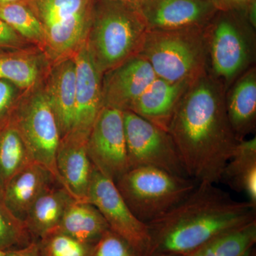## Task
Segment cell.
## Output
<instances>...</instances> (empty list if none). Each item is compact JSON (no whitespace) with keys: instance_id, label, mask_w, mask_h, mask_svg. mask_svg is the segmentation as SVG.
Segmentation results:
<instances>
[{"instance_id":"7402d4cb","label":"cell","mask_w":256,"mask_h":256,"mask_svg":"<svg viewBox=\"0 0 256 256\" xmlns=\"http://www.w3.org/2000/svg\"><path fill=\"white\" fill-rule=\"evenodd\" d=\"M109 229L105 218L92 204L76 200L66 210L54 230L80 242L96 244Z\"/></svg>"},{"instance_id":"7a4b0ae2","label":"cell","mask_w":256,"mask_h":256,"mask_svg":"<svg viewBox=\"0 0 256 256\" xmlns=\"http://www.w3.org/2000/svg\"><path fill=\"white\" fill-rule=\"evenodd\" d=\"M256 220V206L234 200L216 184L197 183L183 201L148 224V256H184L216 237Z\"/></svg>"},{"instance_id":"6da1fadb","label":"cell","mask_w":256,"mask_h":256,"mask_svg":"<svg viewBox=\"0 0 256 256\" xmlns=\"http://www.w3.org/2000/svg\"><path fill=\"white\" fill-rule=\"evenodd\" d=\"M226 92L208 72L202 76L184 94L168 126L186 174L196 183L220 182L240 142L229 122Z\"/></svg>"},{"instance_id":"1f68e13d","label":"cell","mask_w":256,"mask_h":256,"mask_svg":"<svg viewBox=\"0 0 256 256\" xmlns=\"http://www.w3.org/2000/svg\"><path fill=\"white\" fill-rule=\"evenodd\" d=\"M218 11H235L246 13L256 6V0H212Z\"/></svg>"},{"instance_id":"d4e9b609","label":"cell","mask_w":256,"mask_h":256,"mask_svg":"<svg viewBox=\"0 0 256 256\" xmlns=\"http://www.w3.org/2000/svg\"><path fill=\"white\" fill-rule=\"evenodd\" d=\"M256 220L222 234L184 256H254Z\"/></svg>"},{"instance_id":"e575fe53","label":"cell","mask_w":256,"mask_h":256,"mask_svg":"<svg viewBox=\"0 0 256 256\" xmlns=\"http://www.w3.org/2000/svg\"><path fill=\"white\" fill-rule=\"evenodd\" d=\"M112 1L122 2L130 3V4H138L142 0H112Z\"/></svg>"},{"instance_id":"9a60e30c","label":"cell","mask_w":256,"mask_h":256,"mask_svg":"<svg viewBox=\"0 0 256 256\" xmlns=\"http://www.w3.org/2000/svg\"><path fill=\"white\" fill-rule=\"evenodd\" d=\"M43 88L62 139L72 131L75 118L76 66L74 56L52 64Z\"/></svg>"},{"instance_id":"2e32d148","label":"cell","mask_w":256,"mask_h":256,"mask_svg":"<svg viewBox=\"0 0 256 256\" xmlns=\"http://www.w3.org/2000/svg\"><path fill=\"white\" fill-rule=\"evenodd\" d=\"M56 164L64 188L76 200L87 201L94 166L88 154L86 141L70 134L62 138Z\"/></svg>"},{"instance_id":"52a82bcc","label":"cell","mask_w":256,"mask_h":256,"mask_svg":"<svg viewBox=\"0 0 256 256\" xmlns=\"http://www.w3.org/2000/svg\"><path fill=\"white\" fill-rule=\"evenodd\" d=\"M25 1L41 24L50 63L73 57L86 42L95 0Z\"/></svg>"},{"instance_id":"7c38bea8","label":"cell","mask_w":256,"mask_h":256,"mask_svg":"<svg viewBox=\"0 0 256 256\" xmlns=\"http://www.w3.org/2000/svg\"><path fill=\"white\" fill-rule=\"evenodd\" d=\"M136 6L148 30L204 28L218 12L212 0H142Z\"/></svg>"},{"instance_id":"4fadbf2b","label":"cell","mask_w":256,"mask_h":256,"mask_svg":"<svg viewBox=\"0 0 256 256\" xmlns=\"http://www.w3.org/2000/svg\"><path fill=\"white\" fill-rule=\"evenodd\" d=\"M156 78L146 58L139 55L133 57L102 75V106L122 112L130 110Z\"/></svg>"},{"instance_id":"83f0119b","label":"cell","mask_w":256,"mask_h":256,"mask_svg":"<svg viewBox=\"0 0 256 256\" xmlns=\"http://www.w3.org/2000/svg\"><path fill=\"white\" fill-rule=\"evenodd\" d=\"M36 242L42 256H90L96 246L58 230L50 232Z\"/></svg>"},{"instance_id":"5bb4252c","label":"cell","mask_w":256,"mask_h":256,"mask_svg":"<svg viewBox=\"0 0 256 256\" xmlns=\"http://www.w3.org/2000/svg\"><path fill=\"white\" fill-rule=\"evenodd\" d=\"M74 58L76 66V110L73 128L68 134L87 141L92 126L104 107L102 76L94 64L86 43Z\"/></svg>"},{"instance_id":"9c48e42d","label":"cell","mask_w":256,"mask_h":256,"mask_svg":"<svg viewBox=\"0 0 256 256\" xmlns=\"http://www.w3.org/2000/svg\"><path fill=\"white\" fill-rule=\"evenodd\" d=\"M129 169L152 166L188 178L169 132L132 111L122 112Z\"/></svg>"},{"instance_id":"f546056e","label":"cell","mask_w":256,"mask_h":256,"mask_svg":"<svg viewBox=\"0 0 256 256\" xmlns=\"http://www.w3.org/2000/svg\"><path fill=\"white\" fill-rule=\"evenodd\" d=\"M23 92L8 80L0 79V128L9 120Z\"/></svg>"},{"instance_id":"ba28073f","label":"cell","mask_w":256,"mask_h":256,"mask_svg":"<svg viewBox=\"0 0 256 256\" xmlns=\"http://www.w3.org/2000/svg\"><path fill=\"white\" fill-rule=\"evenodd\" d=\"M9 120L22 138L33 161L46 168L62 184L56 164L60 128L43 84L22 94Z\"/></svg>"},{"instance_id":"603a6c76","label":"cell","mask_w":256,"mask_h":256,"mask_svg":"<svg viewBox=\"0 0 256 256\" xmlns=\"http://www.w3.org/2000/svg\"><path fill=\"white\" fill-rule=\"evenodd\" d=\"M234 191L242 192L256 206V138L244 139L224 168L222 180Z\"/></svg>"},{"instance_id":"836d02e7","label":"cell","mask_w":256,"mask_h":256,"mask_svg":"<svg viewBox=\"0 0 256 256\" xmlns=\"http://www.w3.org/2000/svg\"><path fill=\"white\" fill-rule=\"evenodd\" d=\"M22 1H24V0H0V5L12 4V3Z\"/></svg>"},{"instance_id":"f1b7e54d","label":"cell","mask_w":256,"mask_h":256,"mask_svg":"<svg viewBox=\"0 0 256 256\" xmlns=\"http://www.w3.org/2000/svg\"><path fill=\"white\" fill-rule=\"evenodd\" d=\"M90 256H137L124 239L109 229L96 244Z\"/></svg>"},{"instance_id":"8fae6325","label":"cell","mask_w":256,"mask_h":256,"mask_svg":"<svg viewBox=\"0 0 256 256\" xmlns=\"http://www.w3.org/2000/svg\"><path fill=\"white\" fill-rule=\"evenodd\" d=\"M86 150L94 168L114 182L129 170L122 111L102 107L89 133Z\"/></svg>"},{"instance_id":"44dd1931","label":"cell","mask_w":256,"mask_h":256,"mask_svg":"<svg viewBox=\"0 0 256 256\" xmlns=\"http://www.w3.org/2000/svg\"><path fill=\"white\" fill-rule=\"evenodd\" d=\"M74 200L76 198L60 183L44 192L32 205L24 220L32 238H41L54 230Z\"/></svg>"},{"instance_id":"484cf974","label":"cell","mask_w":256,"mask_h":256,"mask_svg":"<svg viewBox=\"0 0 256 256\" xmlns=\"http://www.w3.org/2000/svg\"><path fill=\"white\" fill-rule=\"evenodd\" d=\"M0 18L30 44L43 52L44 48L43 30L38 18L25 0L0 5Z\"/></svg>"},{"instance_id":"4316f807","label":"cell","mask_w":256,"mask_h":256,"mask_svg":"<svg viewBox=\"0 0 256 256\" xmlns=\"http://www.w3.org/2000/svg\"><path fill=\"white\" fill-rule=\"evenodd\" d=\"M33 242L26 224L16 218L6 206L0 188V256Z\"/></svg>"},{"instance_id":"ac0fdd59","label":"cell","mask_w":256,"mask_h":256,"mask_svg":"<svg viewBox=\"0 0 256 256\" xmlns=\"http://www.w3.org/2000/svg\"><path fill=\"white\" fill-rule=\"evenodd\" d=\"M50 65L45 54L36 46L0 50V79L11 82L23 92L40 86Z\"/></svg>"},{"instance_id":"d6a6232c","label":"cell","mask_w":256,"mask_h":256,"mask_svg":"<svg viewBox=\"0 0 256 256\" xmlns=\"http://www.w3.org/2000/svg\"><path fill=\"white\" fill-rule=\"evenodd\" d=\"M3 256H42L38 250V245L36 240H34L31 244L26 246L15 249L11 252H6Z\"/></svg>"},{"instance_id":"e0dca14e","label":"cell","mask_w":256,"mask_h":256,"mask_svg":"<svg viewBox=\"0 0 256 256\" xmlns=\"http://www.w3.org/2000/svg\"><path fill=\"white\" fill-rule=\"evenodd\" d=\"M56 183L60 182L50 170L33 162L15 174L3 188L5 203L16 218L24 222L37 198Z\"/></svg>"},{"instance_id":"8992f818","label":"cell","mask_w":256,"mask_h":256,"mask_svg":"<svg viewBox=\"0 0 256 256\" xmlns=\"http://www.w3.org/2000/svg\"><path fill=\"white\" fill-rule=\"evenodd\" d=\"M114 184L133 214L148 224L183 201L197 183L158 168L138 166L128 170Z\"/></svg>"},{"instance_id":"30bf717a","label":"cell","mask_w":256,"mask_h":256,"mask_svg":"<svg viewBox=\"0 0 256 256\" xmlns=\"http://www.w3.org/2000/svg\"><path fill=\"white\" fill-rule=\"evenodd\" d=\"M87 201L99 210L110 230L126 240L137 256H148L151 244L149 226L133 214L114 182L95 168Z\"/></svg>"},{"instance_id":"ffe728a7","label":"cell","mask_w":256,"mask_h":256,"mask_svg":"<svg viewBox=\"0 0 256 256\" xmlns=\"http://www.w3.org/2000/svg\"><path fill=\"white\" fill-rule=\"evenodd\" d=\"M229 122L239 141L255 132L256 128V68L248 69L226 92Z\"/></svg>"},{"instance_id":"cb8c5ba5","label":"cell","mask_w":256,"mask_h":256,"mask_svg":"<svg viewBox=\"0 0 256 256\" xmlns=\"http://www.w3.org/2000/svg\"><path fill=\"white\" fill-rule=\"evenodd\" d=\"M33 162L22 138L9 120L0 128V188L3 190L15 174Z\"/></svg>"},{"instance_id":"3957f363","label":"cell","mask_w":256,"mask_h":256,"mask_svg":"<svg viewBox=\"0 0 256 256\" xmlns=\"http://www.w3.org/2000/svg\"><path fill=\"white\" fill-rule=\"evenodd\" d=\"M148 31L136 5L95 0L86 45L102 76L139 55Z\"/></svg>"},{"instance_id":"5b68a950","label":"cell","mask_w":256,"mask_h":256,"mask_svg":"<svg viewBox=\"0 0 256 256\" xmlns=\"http://www.w3.org/2000/svg\"><path fill=\"white\" fill-rule=\"evenodd\" d=\"M139 56L170 82H194L208 72L204 28L148 30Z\"/></svg>"},{"instance_id":"4dcf8cb0","label":"cell","mask_w":256,"mask_h":256,"mask_svg":"<svg viewBox=\"0 0 256 256\" xmlns=\"http://www.w3.org/2000/svg\"><path fill=\"white\" fill-rule=\"evenodd\" d=\"M32 46L0 18V50H21Z\"/></svg>"},{"instance_id":"277c9868","label":"cell","mask_w":256,"mask_h":256,"mask_svg":"<svg viewBox=\"0 0 256 256\" xmlns=\"http://www.w3.org/2000/svg\"><path fill=\"white\" fill-rule=\"evenodd\" d=\"M256 28L246 13L218 11L204 28L208 73L228 90L255 64Z\"/></svg>"},{"instance_id":"d6986e66","label":"cell","mask_w":256,"mask_h":256,"mask_svg":"<svg viewBox=\"0 0 256 256\" xmlns=\"http://www.w3.org/2000/svg\"><path fill=\"white\" fill-rule=\"evenodd\" d=\"M193 82H170L156 77L130 110L168 130L178 102Z\"/></svg>"}]
</instances>
